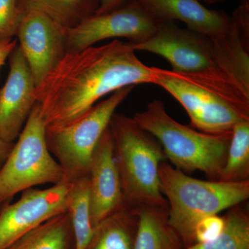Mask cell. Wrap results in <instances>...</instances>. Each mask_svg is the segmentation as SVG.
<instances>
[{"label": "cell", "instance_id": "4", "mask_svg": "<svg viewBox=\"0 0 249 249\" xmlns=\"http://www.w3.org/2000/svg\"><path fill=\"white\" fill-rule=\"evenodd\" d=\"M134 121L160 142L167 160L183 173L200 171L211 180H219L225 164L231 133L211 134L199 132L175 121L164 103L154 100Z\"/></svg>", "mask_w": 249, "mask_h": 249}, {"label": "cell", "instance_id": "11", "mask_svg": "<svg viewBox=\"0 0 249 249\" xmlns=\"http://www.w3.org/2000/svg\"><path fill=\"white\" fill-rule=\"evenodd\" d=\"M67 29L43 13H24L16 36L36 86L67 54Z\"/></svg>", "mask_w": 249, "mask_h": 249}, {"label": "cell", "instance_id": "6", "mask_svg": "<svg viewBox=\"0 0 249 249\" xmlns=\"http://www.w3.org/2000/svg\"><path fill=\"white\" fill-rule=\"evenodd\" d=\"M134 86L114 91L85 115L65 127L46 130L49 150L63 170L65 181L71 183L88 175L90 162L98 142L116 109Z\"/></svg>", "mask_w": 249, "mask_h": 249}, {"label": "cell", "instance_id": "23", "mask_svg": "<svg viewBox=\"0 0 249 249\" xmlns=\"http://www.w3.org/2000/svg\"><path fill=\"white\" fill-rule=\"evenodd\" d=\"M225 226L224 217L218 214L209 216L201 219L195 229L196 244L204 242L217 237L222 232Z\"/></svg>", "mask_w": 249, "mask_h": 249}, {"label": "cell", "instance_id": "22", "mask_svg": "<svg viewBox=\"0 0 249 249\" xmlns=\"http://www.w3.org/2000/svg\"><path fill=\"white\" fill-rule=\"evenodd\" d=\"M22 16L18 0H0V43L16 36Z\"/></svg>", "mask_w": 249, "mask_h": 249}, {"label": "cell", "instance_id": "2", "mask_svg": "<svg viewBox=\"0 0 249 249\" xmlns=\"http://www.w3.org/2000/svg\"><path fill=\"white\" fill-rule=\"evenodd\" d=\"M160 176L168 203V223L183 249L196 244L195 229L201 219L242 204L249 198V181L198 179L165 161L160 165Z\"/></svg>", "mask_w": 249, "mask_h": 249}, {"label": "cell", "instance_id": "19", "mask_svg": "<svg viewBox=\"0 0 249 249\" xmlns=\"http://www.w3.org/2000/svg\"><path fill=\"white\" fill-rule=\"evenodd\" d=\"M24 13H43L65 28H71L84 18L95 14L98 0H18Z\"/></svg>", "mask_w": 249, "mask_h": 249}, {"label": "cell", "instance_id": "18", "mask_svg": "<svg viewBox=\"0 0 249 249\" xmlns=\"http://www.w3.org/2000/svg\"><path fill=\"white\" fill-rule=\"evenodd\" d=\"M66 211L71 222L74 249H86L94 231L90 209L88 175L71 183Z\"/></svg>", "mask_w": 249, "mask_h": 249}, {"label": "cell", "instance_id": "5", "mask_svg": "<svg viewBox=\"0 0 249 249\" xmlns=\"http://www.w3.org/2000/svg\"><path fill=\"white\" fill-rule=\"evenodd\" d=\"M46 130L40 106L36 103L0 170V210L18 193L65 181L63 170L49 150Z\"/></svg>", "mask_w": 249, "mask_h": 249}, {"label": "cell", "instance_id": "17", "mask_svg": "<svg viewBox=\"0 0 249 249\" xmlns=\"http://www.w3.org/2000/svg\"><path fill=\"white\" fill-rule=\"evenodd\" d=\"M6 249H74L68 213L51 218Z\"/></svg>", "mask_w": 249, "mask_h": 249}, {"label": "cell", "instance_id": "25", "mask_svg": "<svg viewBox=\"0 0 249 249\" xmlns=\"http://www.w3.org/2000/svg\"><path fill=\"white\" fill-rule=\"evenodd\" d=\"M16 46V40H10L0 43V70Z\"/></svg>", "mask_w": 249, "mask_h": 249}, {"label": "cell", "instance_id": "21", "mask_svg": "<svg viewBox=\"0 0 249 249\" xmlns=\"http://www.w3.org/2000/svg\"><path fill=\"white\" fill-rule=\"evenodd\" d=\"M219 181H249V120L241 121L232 130L227 160Z\"/></svg>", "mask_w": 249, "mask_h": 249}, {"label": "cell", "instance_id": "12", "mask_svg": "<svg viewBox=\"0 0 249 249\" xmlns=\"http://www.w3.org/2000/svg\"><path fill=\"white\" fill-rule=\"evenodd\" d=\"M36 85L19 46L11 54L7 80L0 89V137L14 143L36 104Z\"/></svg>", "mask_w": 249, "mask_h": 249}, {"label": "cell", "instance_id": "3", "mask_svg": "<svg viewBox=\"0 0 249 249\" xmlns=\"http://www.w3.org/2000/svg\"><path fill=\"white\" fill-rule=\"evenodd\" d=\"M109 129L124 205L167 207L160 176V165L167 158L160 142L124 114L115 113Z\"/></svg>", "mask_w": 249, "mask_h": 249}, {"label": "cell", "instance_id": "9", "mask_svg": "<svg viewBox=\"0 0 249 249\" xmlns=\"http://www.w3.org/2000/svg\"><path fill=\"white\" fill-rule=\"evenodd\" d=\"M162 22L139 4H127L102 14H93L67 29V53L92 47L100 41L127 38L131 45L142 43L151 37Z\"/></svg>", "mask_w": 249, "mask_h": 249}, {"label": "cell", "instance_id": "26", "mask_svg": "<svg viewBox=\"0 0 249 249\" xmlns=\"http://www.w3.org/2000/svg\"><path fill=\"white\" fill-rule=\"evenodd\" d=\"M13 145L14 143H9V142H5L4 139L0 137V170L4 165V162L6 161Z\"/></svg>", "mask_w": 249, "mask_h": 249}, {"label": "cell", "instance_id": "7", "mask_svg": "<svg viewBox=\"0 0 249 249\" xmlns=\"http://www.w3.org/2000/svg\"><path fill=\"white\" fill-rule=\"evenodd\" d=\"M130 45L135 52L163 57L174 71L231 87L220 72L222 37L212 38L174 22H164L147 40Z\"/></svg>", "mask_w": 249, "mask_h": 249}, {"label": "cell", "instance_id": "20", "mask_svg": "<svg viewBox=\"0 0 249 249\" xmlns=\"http://www.w3.org/2000/svg\"><path fill=\"white\" fill-rule=\"evenodd\" d=\"M217 237L182 249H249V213L241 204L229 209Z\"/></svg>", "mask_w": 249, "mask_h": 249}, {"label": "cell", "instance_id": "10", "mask_svg": "<svg viewBox=\"0 0 249 249\" xmlns=\"http://www.w3.org/2000/svg\"><path fill=\"white\" fill-rule=\"evenodd\" d=\"M71 183L46 189L33 188L22 193L16 202L0 210V249H6L51 218L66 212Z\"/></svg>", "mask_w": 249, "mask_h": 249}, {"label": "cell", "instance_id": "8", "mask_svg": "<svg viewBox=\"0 0 249 249\" xmlns=\"http://www.w3.org/2000/svg\"><path fill=\"white\" fill-rule=\"evenodd\" d=\"M154 84L165 90L182 106L189 116L191 126L199 132L230 134L237 123L249 120V114L186 75L156 67Z\"/></svg>", "mask_w": 249, "mask_h": 249}, {"label": "cell", "instance_id": "1", "mask_svg": "<svg viewBox=\"0 0 249 249\" xmlns=\"http://www.w3.org/2000/svg\"><path fill=\"white\" fill-rule=\"evenodd\" d=\"M156 67L145 65L129 42L114 40L67 53L36 87L47 129L65 127L117 90L154 84Z\"/></svg>", "mask_w": 249, "mask_h": 249}, {"label": "cell", "instance_id": "27", "mask_svg": "<svg viewBox=\"0 0 249 249\" xmlns=\"http://www.w3.org/2000/svg\"><path fill=\"white\" fill-rule=\"evenodd\" d=\"M201 2L207 3V4H215V3L222 2L226 0H199ZM241 1H245V0H240Z\"/></svg>", "mask_w": 249, "mask_h": 249}, {"label": "cell", "instance_id": "16", "mask_svg": "<svg viewBox=\"0 0 249 249\" xmlns=\"http://www.w3.org/2000/svg\"><path fill=\"white\" fill-rule=\"evenodd\" d=\"M139 225L133 249H182V242L170 227L168 206L137 208Z\"/></svg>", "mask_w": 249, "mask_h": 249}, {"label": "cell", "instance_id": "14", "mask_svg": "<svg viewBox=\"0 0 249 249\" xmlns=\"http://www.w3.org/2000/svg\"><path fill=\"white\" fill-rule=\"evenodd\" d=\"M160 22L180 21L186 28L217 38L227 35L232 27L231 16L208 9L199 0H136Z\"/></svg>", "mask_w": 249, "mask_h": 249}, {"label": "cell", "instance_id": "13", "mask_svg": "<svg viewBox=\"0 0 249 249\" xmlns=\"http://www.w3.org/2000/svg\"><path fill=\"white\" fill-rule=\"evenodd\" d=\"M90 209L93 227L124 205L122 186L109 127L93 152L89 170Z\"/></svg>", "mask_w": 249, "mask_h": 249}, {"label": "cell", "instance_id": "24", "mask_svg": "<svg viewBox=\"0 0 249 249\" xmlns=\"http://www.w3.org/2000/svg\"><path fill=\"white\" fill-rule=\"evenodd\" d=\"M127 0H98L97 10L94 14L109 12L124 5Z\"/></svg>", "mask_w": 249, "mask_h": 249}, {"label": "cell", "instance_id": "15", "mask_svg": "<svg viewBox=\"0 0 249 249\" xmlns=\"http://www.w3.org/2000/svg\"><path fill=\"white\" fill-rule=\"evenodd\" d=\"M138 225L137 208L124 205L96 226L85 249H133Z\"/></svg>", "mask_w": 249, "mask_h": 249}]
</instances>
